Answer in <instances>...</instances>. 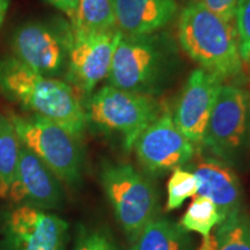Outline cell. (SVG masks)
I'll return each instance as SVG.
<instances>
[{"instance_id":"6da1fadb","label":"cell","mask_w":250,"mask_h":250,"mask_svg":"<svg viewBox=\"0 0 250 250\" xmlns=\"http://www.w3.org/2000/svg\"><path fill=\"white\" fill-rule=\"evenodd\" d=\"M0 94L29 114L55 122L80 140L88 127L83 103L70 83L42 76L12 55L0 57Z\"/></svg>"},{"instance_id":"7a4b0ae2","label":"cell","mask_w":250,"mask_h":250,"mask_svg":"<svg viewBox=\"0 0 250 250\" xmlns=\"http://www.w3.org/2000/svg\"><path fill=\"white\" fill-rule=\"evenodd\" d=\"M177 39L183 51L203 70L221 81L242 74L235 22H228L201 2H189L182 9Z\"/></svg>"},{"instance_id":"3957f363","label":"cell","mask_w":250,"mask_h":250,"mask_svg":"<svg viewBox=\"0 0 250 250\" xmlns=\"http://www.w3.org/2000/svg\"><path fill=\"white\" fill-rule=\"evenodd\" d=\"M177 64L179 52L168 34L123 35L115 50L108 85L155 96L168 85Z\"/></svg>"},{"instance_id":"277c9868","label":"cell","mask_w":250,"mask_h":250,"mask_svg":"<svg viewBox=\"0 0 250 250\" xmlns=\"http://www.w3.org/2000/svg\"><path fill=\"white\" fill-rule=\"evenodd\" d=\"M99 177L117 224L132 243L160 214V193L154 179L129 162L112 161L103 162Z\"/></svg>"},{"instance_id":"5b68a950","label":"cell","mask_w":250,"mask_h":250,"mask_svg":"<svg viewBox=\"0 0 250 250\" xmlns=\"http://www.w3.org/2000/svg\"><path fill=\"white\" fill-rule=\"evenodd\" d=\"M87 126L116 134L125 151L133 149L142 132L164 110L155 96L103 86L83 103Z\"/></svg>"},{"instance_id":"8992f818","label":"cell","mask_w":250,"mask_h":250,"mask_svg":"<svg viewBox=\"0 0 250 250\" xmlns=\"http://www.w3.org/2000/svg\"><path fill=\"white\" fill-rule=\"evenodd\" d=\"M249 143L250 93L239 85L221 83L201 148L236 169L249 154Z\"/></svg>"},{"instance_id":"52a82bcc","label":"cell","mask_w":250,"mask_h":250,"mask_svg":"<svg viewBox=\"0 0 250 250\" xmlns=\"http://www.w3.org/2000/svg\"><path fill=\"white\" fill-rule=\"evenodd\" d=\"M22 146L52 170L62 184L79 186L83 180L81 140L61 125L39 115H9Z\"/></svg>"},{"instance_id":"ba28073f","label":"cell","mask_w":250,"mask_h":250,"mask_svg":"<svg viewBox=\"0 0 250 250\" xmlns=\"http://www.w3.org/2000/svg\"><path fill=\"white\" fill-rule=\"evenodd\" d=\"M73 43L71 23L36 20L18 27L12 35V56L37 73L58 78L66 72Z\"/></svg>"},{"instance_id":"9c48e42d","label":"cell","mask_w":250,"mask_h":250,"mask_svg":"<svg viewBox=\"0 0 250 250\" xmlns=\"http://www.w3.org/2000/svg\"><path fill=\"white\" fill-rule=\"evenodd\" d=\"M133 149L140 169L153 179L184 167L196 154V146L181 132L167 109L143 131Z\"/></svg>"},{"instance_id":"30bf717a","label":"cell","mask_w":250,"mask_h":250,"mask_svg":"<svg viewBox=\"0 0 250 250\" xmlns=\"http://www.w3.org/2000/svg\"><path fill=\"white\" fill-rule=\"evenodd\" d=\"M68 233L66 220L27 205L12 208L2 224L6 250H66Z\"/></svg>"},{"instance_id":"8fae6325","label":"cell","mask_w":250,"mask_h":250,"mask_svg":"<svg viewBox=\"0 0 250 250\" xmlns=\"http://www.w3.org/2000/svg\"><path fill=\"white\" fill-rule=\"evenodd\" d=\"M117 29L100 33H73L65 81L88 98L108 78L115 50L122 39Z\"/></svg>"},{"instance_id":"7c38bea8","label":"cell","mask_w":250,"mask_h":250,"mask_svg":"<svg viewBox=\"0 0 250 250\" xmlns=\"http://www.w3.org/2000/svg\"><path fill=\"white\" fill-rule=\"evenodd\" d=\"M223 81L210 72L193 70L181 90L173 114L175 124L195 146L202 147L206 126Z\"/></svg>"},{"instance_id":"4fadbf2b","label":"cell","mask_w":250,"mask_h":250,"mask_svg":"<svg viewBox=\"0 0 250 250\" xmlns=\"http://www.w3.org/2000/svg\"><path fill=\"white\" fill-rule=\"evenodd\" d=\"M8 197L17 205L44 211L59 210L65 203L62 181L24 146L21 148L17 174Z\"/></svg>"},{"instance_id":"5bb4252c","label":"cell","mask_w":250,"mask_h":250,"mask_svg":"<svg viewBox=\"0 0 250 250\" xmlns=\"http://www.w3.org/2000/svg\"><path fill=\"white\" fill-rule=\"evenodd\" d=\"M195 175L198 195L210 198L217 205L221 219L243 206V190L235 168L213 155L193 156L184 166Z\"/></svg>"},{"instance_id":"9a60e30c","label":"cell","mask_w":250,"mask_h":250,"mask_svg":"<svg viewBox=\"0 0 250 250\" xmlns=\"http://www.w3.org/2000/svg\"><path fill=\"white\" fill-rule=\"evenodd\" d=\"M116 29L124 36L158 33L177 14L176 0H111Z\"/></svg>"},{"instance_id":"2e32d148","label":"cell","mask_w":250,"mask_h":250,"mask_svg":"<svg viewBox=\"0 0 250 250\" xmlns=\"http://www.w3.org/2000/svg\"><path fill=\"white\" fill-rule=\"evenodd\" d=\"M130 250H195V242L180 223L159 214L130 243Z\"/></svg>"},{"instance_id":"e0dca14e","label":"cell","mask_w":250,"mask_h":250,"mask_svg":"<svg viewBox=\"0 0 250 250\" xmlns=\"http://www.w3.org/2000/svg\"><path fill=\"white\" fill-rule=\"evenodd\" d=\"M21 144L11 116L0 115V197L9 196L20 160Z\"/></svg>"},{"instance_id":"ac0fdd59","label":"cell","mask_w":250,"mask_h":250,"mask_svg":"<svg viewBox=\"0 0 250 250\" xmlns=\"http://www.w3.org/2000/svg\"><path fill=\"white\" fill-rule=\"evenodd\" d=\"M70 23L73 33H100L116 29L111 0H79Z\"/></svg>"},{"instance_id":"d6986e66","label":"cell","mask_w":250,"mask_h":250,"mask_svg":"<svg viewBox=\"0 0 250 250\" xmlns=\"http://www.w3.org/2000/svg\"><path fill=\"white\" fill-rule=\"evenodd\" d=\"M214 250H250V214L245 208L234 211L215 227Z\"/></svg>"},{"instance_id":"ffe728a7","label":"cell","mask_w":250,"mask_h":250,"mask_svg":"<svg viewBox=\"0 0 250 250\" xmlns=\"http://www.w3.org/2000/svg\"><path fill=\"white\" fill-rule=\"evenodd\" d=\"M221 221L223 219L219 214L217 205L208 197L198 195L182 215L180 225L187 232L197 233L203 240H206Z\"/></svg>"},{"instance_id":"44dd1931","label":"cell","mask_w":250,"mask_h":250,"mask_svg":"<svg viewBox=\"0 0 250 250\" xmlns=\"http://www.w3.org/2000/svg\"><path fill=\"white\" fill-rule=\"evenodd\" d=\"M197 192H198V182L195 175L187 168H176L171 171L170 179L167 183L166 210H177L187 199L197 195Z\"/></svg>"},{"instance_id":"7402d4cb","label":"cell","mask_w":250,"mask_h":250,"mask_svg":"<svg viewBox=\"0 0 250 250\" xmlns=\"http://www.w3.org/2000/svg\"><path fill=\"white\" fill-rule=\"evenodd\" d=\"M72 250H122L110 230L103 226L80 224L74 234Z\"/></svg>"},{"instance_id":"603a6c76","label":"cell","mask_w":250,"mask_h":250,"mask_svg":"<svg viewBox=\"0 0 250 250\" xmlns=\"http://www.w3.org/2000/svg\"><path fill=\"white\" fill-rule=\"evenodd\" d=\"M239 41V50L243 62L250 59V0H240L234 19Z\"/></svg>"},{"instance_id":"cb8c5ba5","label":"cell","mask_w":250,"mask_h":250,"mask_svg":"<svg viewBox=\"0 0 250 250\" xmlns=\"http://www.w3.org/2000/svg\"><path fill=\"white\" fill-rule=\"evenodd\" d=\"M228 22H234L240 0H196Z\"/></svg>"},{"instance_id":"d4e9b609","label":"cell","mask_w":250,"mask_h":250,"mask_svg":"<svg viewBox=\"0 0 250 250\" xmlns=\"http://www.w3.org/2000/svg\"><path fill=\"white\" fill-rule=\"evenodd\" d=\"M44 1L48 2L49 5L54 6L62 13H64L70 21L73 19L78 4H79V0H44Z\"/></svg>"},{"instance_id":"484cf974","label":"cell","mask_w":250,"mask_h":250,"mask_svg":"<svg viewBox=\"0 0 250 250\" xmlns=\"http://www.w3.org/2000/svg\"><path fill=\"white\" fill-rule=\"evenodd\" d=\"M9 5H11V0H0V29H1L5 19L7 17Z\"/></svg>"},{"instance_id":"4316f807","label":"cell","mask_w":250,"mask_h":250,"mask_svg":"<svg viewBox=\"0 0 250 250\" xmlns=\"http://www.w3.org/2000/svg\"><path fill=\"white\" fill-rule=\"evenodd\" d=\"M249 156H250V143H249Z\"/></svg>"}]
</instances>
